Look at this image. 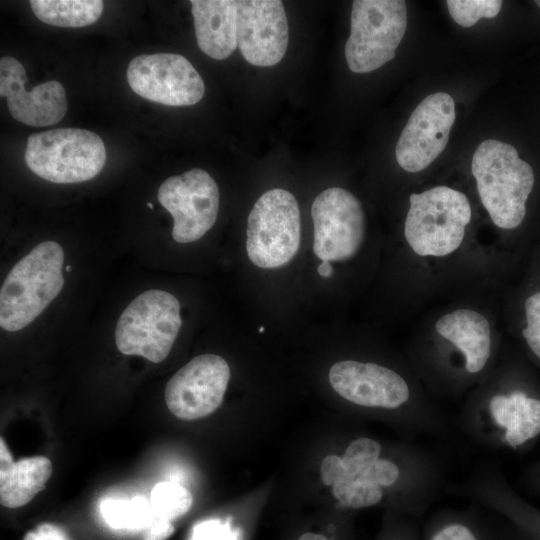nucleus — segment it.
<instances>
[{"instance_id":"nucleus-7","label":"nucleus","mask_w":540,"mask_h":540,"mask_svg":"<svg viewBox=\"0 0 540 540\" xmlns=\"http://www.w3.org/2000/svg\"><path fill=\"white\" fill-rule=\"evenodd\" d=\"M246 251L262 269L286 265L297 254L301 241V218L295 196L281 188L262 194L247 219Z\"/></svg>"},{"instance_id":"nucleus-17","label":"nucleus","mask_w":540,"mask_h":540,"mask_svg":"<svg viewBox=\"0 0 540 540\" xmlns=\"http://www.w3.org/2000/svg\"><path fill=\"white\" fill-rule=\"evenodd\" d=\"M435 329L461 355L469 378L488 368L493 350L491 329L482 314L471 309H458L442 316Z\"/></svg>"},{"instance_id":"nucleus-2","label":"nucleus","mask_w":540,"mask_h":540,"mask_svg":"<svg viewBox=\"0 0 540 540\" xmlns=\"http://www.w3.org/2000/svg\"><path fill=\"white\" fill-rule=\"evenodd\" d=\"M471 171L481 202L493 223L503 229L519 226L535 181L530 164L519 158L514 146L487 139L475 150Z\"/></svg>"},{"instance_id":"nucleus-24","label":"nucleus","mask_w":540,"mask_h":540,"mask_svg":"<svg viewBox=\"0 0 540 540\" xmlns=\"http://www.w3.org/2000/svg\"><path fill=\"white\" fill-rule=\"evenodd\" d=\"M452 19L463 27L473 26L480 18H493L499 13L500 0H448L446 2Z\"/></svg>"},{"instance_id":"nucleus-14","label":"nucleus","mask_w":540,"mask_h":540,"mask_svg":"<svg viewBox=\"0 0 540 540\" xmlns=\"http://www.w3.org/2000/svg\"><path fill=\"white\" fill-rule=\"evenodd\" d=\"M455 121L453 98L436 92L413 110L396 145V160L408 172L428 167L444 150Z\"/></svg>"},{"instance_id":"nucleus-21","label":"nucleus","mask_w":540,"mask_h":540,"mask_svg":"<svg viewBox=\"0 0 540 540\" xmlns=\"http://www.w3.org/2000/svg\"><path fill=\"white\" fill-rule=\"evenodd\" d=\"M35 16L58 27H84L96 22L103 11L100 0H31Z\"/></svg>"},{"instance_id":"nucleus-13","label":"nucleus","mask_w":540,"mask_h":540,"mask_svg":"<svg viewBox=\"0 0 540 540\" xmlns=\"http://www.w3.org/2000/svg\"><path fill=\"white\" fill-rule=\"evenodd\" d=\"M447 490L500 516L530 540H540V509L509 484L495 461H479L463 482Z\"/></svg>"},{"instance_id":"nucleus-8","label":"nucleus","mask_w":540,"mask_h":540,"mask_svg":"<svg viewBox=\"0 0 540 540\" xmlns=\"http://www.w3.org/2000/svg\"><path fill=\"white\" fill-rule=\"evenodd\" d=\"M407 27L402 0H355L345 57L354 73L374 71L395 57Z\"/></svg>"},{"instance_id":"nucleus-10","label":"nucleus","mask_w":540,"mask_h":540,"mask_svg":"<svg viewBox=\"0 0 540 540\" xmlns=\"http://www.w3.org/2000/svg\"><path fill=\"white\" fill-rule=\"evenodd\" d=\"M314 224L313 251L322 261L353 257L365 236L364 211L359 200L340 187L325 189L311 207Z\"/></svg>"},{"instance_id":"nucleus-25","label":"nucleus","mask_w":540,"mask_h":540,"mask_svg":"<svg viewBox=\"0 0 540 540\" xmlns=\"http://www.w3.org/2000/svg\"><path fill=\"white\" fill-rule=\"evenodd\" d=\"M188 540H242L241 531L230 519H207L199 521L191 529Z\"/></svg>"},{"instance_id":"nucleus-30","label":"nucleus","mask_w":540,"mask_h":540,"mask_svg":"<svg viewBox=\"0 0 540 540\" xmlns=\"http://www.w3.org/2000/svg\"><path fill=\"white\" fill-rule=\"evenodd\" d=\"M173 532L172 522L154 519L146 529L143 540H166Z\"/></svg>"},{"instance_id":"nucleus-15","label":"nucleus","mask_w":540,"mask_h":540,"mask_svg":"<svg viewBox=\"0 0 540 540\" xmlns=\"http://www.w3.org/2000/svg\"><path fill=\"white\" fill-rule=\"evenodd\" d=\"M236 6L237 44L245 60L260 67L279 63L289 40L282 1L239 0Z\"/></svg>"},{"instance_id":"nucleus-9","label":"nucleus","mask_w":540,"mask_h":540,"mask_svg":"<svg viewBox=\"0 0 540 540\" xmlns=\"http://www.w3.org/2000/svg\"><path fill=\"white\" fill-rule=\"evenodd\" d=\"M157 198L173 217L172 237L178 243L199 240L213 227L218 216V185L208 172L199 168L167 178L160 185Z\"/></svg>"},{"instance_id":"nucleus-27","label":"nucleus","mask_w":540,"mask_h":540,"mask_svg":"<svg viewBox=\"0 0 540 540\" xmlns=\"http://www.w3.org/2000/svg\"><path fill=\"white\" fill-rule=\"evenodd\" d=\"M492 514L494 517L488 518L492 540H530L509 522L494 513Z\"/></svg>"},{"instance_id":"nucleus-12","label":"nucleus","mask_w":540,"mask_h":540,"mask_svg":"<svg viewBox=\"0 0 540 540\" xmlns=\"http://www.w3.org/2000/svg\"><path fill=\"white\" fill-rule=\"evenodd\" d=\"M230 374L228 363L219 355L194 357L167 382L164 398L168 409L182 420L210 415L223 401Z\"/></svg>"},{"instance_id":"nucleus-5","label":"nucleus","mask_w":540,"mask_h":540,"mask_svg":"<svg viewBox=\"0 0 540 540\" xmlns=\"http://www.w3.org/2000/svg\"><path fill=\"white\" fill-rule=\"evenodd\" d=\"M28 168L37 176L61 184L94 178L106 161V148L94 132L59 128L34 133L25 150Z\"/></svg>"},{"instance_id":"nucleus-4","label":"nucleus","mask_w":540,"mask_h":540,"mask_svg":"<svg viewBox=\"0 0 540 540\" xmlns=\"http://www.w3.org/2000/svg\"><path fill=\"white\" fill-rule=\"evenodd\" d=\"M404 234L420 256L442 257L461 245L471 220L466 195L447 186H437L409 197Z\"/></svg>"},{"instance_id":"nucleus-31","label":"nucleus","mask_w":540,"mask_h":540,"mask_svg":"<svg viewBox=\"0 0 540 540\" xmlns=\"http://www.w3.org/2000/svg\"><path fill=\"white\" fill-rule=\"evenodd\" d=\"M317 271L321 277H324V278L330 277L333 273V269L330 264V261H322L319 264Z\"/></svg>"},{"instance_id":"nucleus-23","label":"nucleus","mask_w":540,"mask_h":540,"mask_svg":"<svg viewBox=\"0 0 540 540\" xmlns=\"http://www.w3.org/2000/svg\"><path fill=\"white\" fill-rule=\"evenodd\" d=\"M149 503L153 520L172 522L190 510L193 497L191 492L180 484L160 482L153 487Z\"/></svg>"},{"instance_id":"nucleus-35","label":"nucleus","mask_w":540,"mask_h":540,"mask_svg":"<svg viewBox=\"0 0 540 540\" xmlns=\"http://www.w3.org/2000/svg\"><path fill=\"white\" fill-rule=\"evenodd\" d=\"M147 205H148L149 208H151V209L153 208L151 203H148Z\"/></svg>"},{"instance_id":"nucleus-28","label":"nucleus","mask_w":540,"mask_h":540,"mask_svg":"<svg viewBox=\"0 0 540 540\" xmlns=\"http://www.w3.org/2000/svg\"><path fill=\"white\" fill-rule=\"evenodd\" d=\"M24 540H70L65 531L51 523H42L29 531Z\"/></svg>"},{"instance_id":"nucleus-20","label":"nucleus","mask_w":540,"mask_h":540,"mask_svg":"<svg viewBox=\"0 0 540 540\" xmlns=\"http://www.w3.org/2000/svg\"><path fill=\"white\" fill-rule=\"evenodd\" d=\"M483 508L471 502L463 509L445 508L432 514L421 529L422 540H492Z\"/></svg>"},{"instance_id":"nucleus-32","label":"nucleus","mask_w":540,"mask_h":540,"mask_svg":"<svg viewBox=\"0 0 540 540\" xmlns=\"http://www.w3.org/2000/svg\"><path fill=\"white\" fill-rule=\"evenodd\" d=\"M298 540H330V539L322 534L307 532V533L302 534L298 538Z\"/></svg>"},{"instance_id":"nucleus-16","label":"nucleus","mask_w":540,"mask_h":540,"mask_svg":"<svg viewBox=\"0 0 540 540\" xmlns=\"http://www.w3.org/2000/svg\"><path fill=\"white\" fill-rule=\"evenodd\" d=\"M27 75L14 57L0 59V96L7 98L11 116L26 125L43 127L58 123L67 111L64 87L57 81H47L25 89Z\"/></svg>"},{"instance_id":"nucleus-34","label":"nucleus","mask_w":540,"mask_h":540,"mask_svg":"<svg viewBox=\"0 0 540 540\" xmlns=\"http://www.w3.org/2000/svg\"><path fill=\"white\" fill-rule=\"evenodd\" d=\"M263 331H264V327H260L259 332H263Z\"/></svg>"},{"instance_id":"nucleus-29","label":"nucleus","mask_w":540,"mask_h":540,"mask_svg":"<svg viewBox=\"0 0 540 540\" xmlns=\"http://www.w3.org/2000/svg\"><path fill=\"white\" fill-rule=\"evenodd\" d=\"M519 481L524 490L540 496V459L522 472Z\"/></svg>"},{"instance_id":"nucleus-18","label":"nucleus","mask_w":540,"mask_h":540,"mask_svg":"<svg viewBox=\"0 0 540 540\" xmlns=\"http://www.w3.org/2000/svg\"><path fill=\"white\" fill-rule=\"evenodd\" d=\"M197 45L207 56L223 60L237 48L234 0H191Z\"/></svg>"},{"instance_id":"nucleus-6","label":"nucleus","mask_w":540,"mask_h":540,"mask_svg":"<svg viewBox=\"0 0 540 540\" xmlns=\"http://www.w3.org/2000/svg\"><path fill=\"white\" fill-rule=\"evenodd\" d=\"M182 324L177 298L151 289L134 298L121 313L115 329L118 350L139 355L153 363L165 360Z\"/></svg>"},{"instance_id":"nucleus-22","label":"nucleus","mask_w":540,"mask_h":540,"mask_svg":"<svg viewBox=\"0 0 540 540\" xmlns=\"http://www.w3.org/2000/svg\"><path fill=\"white\" fill-rule=\"evenodd\" d=\"M100 510L107 525L117 530H146L153 522L150 503L142 497L129 500L108 499L102 502Z\"/></svg>"},{"instance_id":"nucleus-1","label":"nucleus","mask_w":540,"mask_h":540,"mask_svg":"<svg viewBox=\"0 0 540 540\" xmlns=\"http://www.w3.org/2000/svg\"><path fill=\"white\" fill-rule=\"evenodd\" d=\"M454 425L485 450L526 451L540 439V395L521 385L494 384L470 397Z\"/></svg>"},{"instance_id":"nucleus-3","label":"nucleus","mask_w":540,"mask_h":540,"mask_svg":"<svg viewBox=\"0 0 540 540\" xmlns=\"http://www.w3.org/2000/svg\"><path fill=\"white\" fill-rule=\"evenodd\" d=\"M64 251L44 241L9 271L0 289V326L9 332L31 324L60 294L64 286Z\"/></svg>"},{"instance_id":"nucleus-26","label":"nucleus","mask_w":540,"mask_h":540,"mask_svg":"<svg viewBox=\"0 0 540 540\" xmlns=\"http://www.w3.org/2000/svg\"><path fill=\"white\" fill-rule=\"evenodd\" d=\"M417 519L395 512L388 518L381 540H422Z\"/></svg>"},{"instance_id":"nucleus-33","label":"nucleus","mask_w":540,"mask_h":540,"mask_svg":"<svg viewBox=\"0 0 540 540\" xmlns=\"http://www.w3.org/2000/svg\"><path fill=\"white\" fill-rule=\"evenodd\" d=\"M535 3L540 8V0L535 1Z\"/></svg>"},{"instance_id":"nucleus-19","label":"nucleus","mask_w":540,"mask_h":540,"mask_svg":"<svg viewBox=\"0 0 540 540\" xmlns=\"http://www.w3.org/2000/svg\"><path fill=\"white\" fill-rule=\"evenodd\" d=\"M52 475V463L44 456H33L13 461L12 455L0 439V503L7 508H19L29 503L45 488Z\"/></svg>"},{"instance_id":"nucleus-11","label":"nucleus","mask_w":540,"mask_h":540,"mask_svg":"<svg viewBox=\"0 0 540 540\" xmlns=\"http://www.w3.org/2000/svg\"><path fill=\"white\" fill-rule=\"evenodd\" d=\"M130 88L139 96L167 106H190L205 92L200 74L188 59L175 53L142 54L127 68Z\"/></svg>"}]
</instances>
